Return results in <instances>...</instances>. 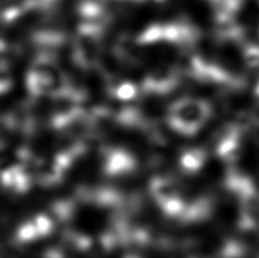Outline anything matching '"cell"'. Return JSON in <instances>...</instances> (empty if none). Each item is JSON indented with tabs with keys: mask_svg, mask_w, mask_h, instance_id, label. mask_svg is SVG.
<instances>
[{
	"mask_svg": "<svg viewBox=\"0 0 259 258\" xmlns=\"http://www.w3.org/2000/svg\"><path fill=\"white\" fill-rule=\"evenodd\" d=\"M210 109L206 103L197 99H182L170 109V123L182 132H194L207 121Z\"/></svg>",
	"mask_w": 259,
	"mask_h": 258,
	"instance_id": "6da1fadb",
	"label": "cell"
},
{
	"mask_svg": "<svg viewBox=\"0 0 259 258\" xmlns=\"http://www.w3.org/2000/svg\"><path fill=\"white\" fill-rule=\"evenodd\" d=\"M136 94V88L130 83H124L117 89V96L122 99H130Z\"/></svg>",
	"mask_w": 259,
	"mask_h": 258,
	"instance_id": "7a4b0ae2",
	"label": "cell"
},
{
	"mask_svg": "<svg viewBox=\"0 0 259 258\" xmlns=\"http://www.w3.org/2000/svg\"><path fill=\"white\" fill-rule=\"evenodd\" d=\"M247 59L251 65H257L259 64V48H251L248 50Z\"/></svg>",
	"mask_w": 259,
	"mask_h": 258,
	"instance_id": "3957f363",
	"label": "cell"
}]
</instances>
